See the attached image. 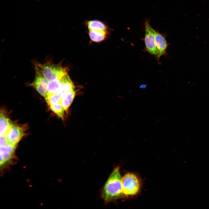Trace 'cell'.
<instances>
[{"instance_id": "4fadbf2b", "label": "cell", "mask_w": 209, "mask_h": 209, "mask_svg": "<svg viewBox=\"0 0 209 209\" xmlns=\"http://www.w3.org/2000/svg\"><path fill=\"white\" fill-rule=\"evenodd\" d=\"M108 31L95 30H89V35L91 39L95 42L103 40L106 38Z\"/></svg>"}, {"instance_id": "8fae6325", "label": "cell", "mask_w": 209, "mask_h": 209, "mask_svg": "<svg viewBox=\"0 0 209 209\" xmlns=\"http://www.w3.org/2000/svg\"><path fill=\"white\" fill-rule=\"evenodd\" d=\"M75 95V91L73 89L65 93L61 97L60 102L66 112L67 111L72 104Z\"/></svg>"}, {"instance_id": "277c9868", "label": "cell", "mask_w": 209, "mask_h": 209, "mask_svg": "<svg viewBox=\"0 0 209 209\" xmlns=\"http://www.w3.org/2000/svg\"><path fill=\"white\" fill-rule=\"evenodd\" d=\"M145 34L143 40L145 44V51L156 57L158 52L154 38V29L150 24L149 19H146L145 23Z\"/></svg>"}, {"instance_id": "ba28073f", "label": "cell", "mask_w": 209, "mask_h": 209, "mask_svg": "<svg viewBox=\"0 0 209 209\" xmlns=\"http://www.w3.org/2000/svg\"><path fill=\"white\" fill-rule=\"evenodd\" d=\"M24 135L23 128L13 124L5 136L9 143L16 146Z\"/></svg>"}, {"instance_id": "e0dca14e", "label": "cell", "mask_w": 209, "mask_h": 209, "mask_svg": "<svg viewBox=\"0 0 209 209\" xmlns=\"http://www.w3.org/2000/svg\"><path fill=\"white\" fill-rule=\"evenodd\" d=\"M0 146L6 145L9 143L5 136H0Z\"/></svg>"}, {"instance_id": "6da1fadb", "label": "cell", "mask_w": 209, "mask_h": 209, "mask_svg": "<svg viewBox=\"0 0 209 209\" xmlns=\"http://www.w3.org/2000/svg\"><path fill=\"white\" fill-rule=\"evenodd\" d=\"M101 195L106 204L124 198L119 166L115 167L110 174L102 188Z\"/></svg>"}, {"instance_id": "5bb4252c", "label": "cell", "mask_w": 209, "mask_h": 209, "mask_svg": "<svg viewBox=\"0 0 209 209\" xmlns=\"http://www.w3.org/2000/svg\"><path fill=\"white\" fill-rule=\"evenodd\" d=\"M62 78L48 81L47 85L48 94L59 93L62 85Z\"/></svg>"}, {"instance_id": "8992f818", "label": "cell", "mask_w": 209, "mask_h": 209, "mask_svg": "<svg viewBox=\"0 0 209 209\" xmlns=\"http://www.w3.org/2000/svg\"><path fill=\"white\" fill-rule=\"evenodd\" d=\"M166 35L160 33L158 30H154V38L158 54L156 57L158 63L160 58L167 55V50L169 45L166 39Z\"/></svg>"}, {"instance_id": "3957f363", "label": "cell", "mask_w": 209, "mask_h": 209, "mask_svg": "<svg viewBox=\"0 0 209 209\" xmlns=\"http://www.w3.org/2000/svg\"><path fill=\"white\" fill-rule=\"evenodd\" d=\"M141 179L137 174L128 172L122 177V192L124 198L134 197L140 193L142 186Z\"/></svg>"}, {"instance_id": "7a4b0ae2", "label": "cell", "mask_w": 209, "mask_h": 209, "mask_svg": "<svg viewBox=\"0 0 209 209\" xmlns=\"http://www.w3.org/2000/svg\"><path fill=\"white\" fill-rule=\"evenodd\" d=\"M35 68L38 69L48 81L60 79L67 74V69L62 66L61 63L55 64L51 61L41 64L33 62Z\"/></svg>"}, {"instance_id": "9c48e42d", "label": "cell", "mask_w": 209, "mask_h": 209, "mask_svg": "<svg viewBox=\"0 0 209 209\" xmlns=\"http://www.w3.org/2000/svg\"><path fill=\"white\" fill-rule=\"evenodd\" d=\"M84 25L89 30L108 31L109 28L104 21L98 19L86 20L84 23Z\"/></svg>"}, {"instance_id": "52a82bcc", "label": "cell", "mask_w": 209, "mask_h": 209, "mask_svg": "<svg viewBox=\"0 0 209 209\" xmlns=\"http://www.w3.org/2000/svg\"><path fill=\"white\" fill-rule=\"evenodd\" d=\"M16 146L9 143L0 146V165L4 167L9 164L14 156Z\"/></svg>"}, {"instance_id": "30bf717a", "label": "cell", "mask_w": 209, "mask_h": 209, "mask_svg": "<svg viewBox=\"0 0 209 209\" xmlns=\"http://www.w3.org/2000/svg\"><path fill=\"white\" fill-rule=\"evenodd\" d=\"M13 125L10 119L3 112L1 111L0 116V136H5Z\"/></svg>"}, {"instance_id": "2e32d148", "label": "cell", "mask_w": 209, "mask_h": 209, "mask_svg": "<svg viewBox=\"0 0 209 209\" xmlns=\"http://www.w3.org/2000/svg\"><path fill=\"white\" fill-rule=\"evenodd\" d=\"M61 97L59 93L48 94L45 99L49 106L54 105L60 102Z\"/></svg>"}, {"instance_id": "9a60e30c", "label": "cell", "mask_w": 209, "mask_h": 209, "mask_svg": "<svg viewBox=\"0 0 209 209\" xmlns=\"http://www.w3.org/2000/svg\"><path fill=\"white\" fill-rule=\"evenodd\" d=\"M49 106L52 111L55 113L59 117L62 119H63L65 110L60 102Z\"/></svg>"}, {"instance_id": "5b68a950", "label": "cell", "mask_w": 209, "mask_h": 209, "mask_svg": "<svg viewBox=\"0 0 209 209\" xmlns=\"http://www.w3.org/2000/svg\"><path fill=\"white\" fill-rule=\"evenodd\" d=\"M35 79L30 85L35 89L46 99L48 95L47 85L48 81L38 69H35Z\"/></svg>"}, {"instance_id": "7c38bea8", "label": "cell", "mask_w": 209, "mask_h": 209, "mask_svg": "<svg viewBox=\"0 0 209 209\" xmlns=\"http://www.w3.org/2000/svg\"><path fill=\"white\" fill-rule=\"evenodd\" d=\"M62 85L59 93L61 97L64 94L74 89V85L68 74L62 78Z\"/></svg>"}]
</instances>
